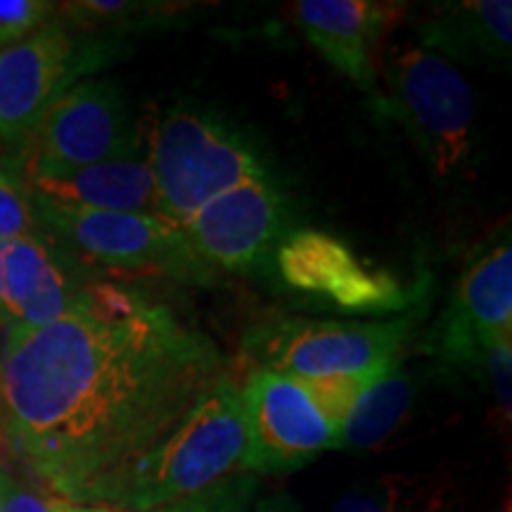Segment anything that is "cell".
<instances>
[{"label":"cell","mask_w":512,"mask_h":512,"mask_svg":"<svg viewBox=\"0 0 512 512\" xmlns=\"http://www.w3.org/2000/svg\"><path fill=\"white\" fill-rule=\"evenodd\" d=\"M226 375L204 332L169 306L98 283L41 328H10L0 403L29 465L69 503H102Z\"/></svg>","instance_id":"cell-1"},{"label":"cell","mask_w":512,"mask_h":512,"mask_svg":"<svg viewBox=\"0 0 512 512\" xmlns=\"http://www.w3.org/2000/svg\"><path fill=\"white\" fill-rule=\"evenodd\" d=\"M242 451L240 394L233 380L223 375L174 430L110 486L102 503L128 512L174 503L240 472Z\"/></svg>","instance_id":"cell-2"},{"label":"cell","mask_w":512,"mask_h":512,"mask_svg":"<svg viewBox=\"0 0 512 512\" xmlns=\"http://www.w3.org/2000/svg\"><path fill=\"white\" fill-rule=\"evenodd\" d=\"M152 178L164 219L176 226L247 178L268 176L252 140L204 107L176 105L150 128Z\"/></svg>","instance_id":"cell-3"},{"label":"cell","mask_w":512,"mask_h":512,"mask_svg":"<svg viewBox=\"0 0 512 512\" xmlns=\"http://www.w3.org/2000/svg\"><path fill=\"white\" fill-rule=\"evenodd\" d=\"M387 93L380 107L401 121L434 174H465L475 152V93L470 81L446 57L418 46L396 43L377 60Z\"/></svg>","instance_id":"cell-4"},{"label":"cell","mask_w":512,"mask_h":512,"mask_svg":"<svg viewBox=\"0 0 512 512\" xmlns=\"http://www.w3.org/2000/svg\"><path fill=\"white\" fill-rule=\"evenodd\" d=\"M415 330V318L318 320L275 318L247 330L242 354L256 368L306 380V377L363 373L401 358Z\"/></svg>","instance_id":"cell-5"},{"label":"cell","mask_w":512,"mask_h":512,"mask_svg":"<svg viewBox=\"0 0 512 512\" xmlns=\"http://www.w3.org/2000/svg\"><path fill=\"white\" fill-rule=\"evenodd\" d=\"M31 202L36 219L91 264L192 285H207L214 273L185 240L181 226L159 216L67 207L36 195Z\"/></svg>","instance_id":"cell-6"},{"label":"cell","mask_w":512,"mask_h":512,"mask_svg":"<svg viewBox=\"0 0 512 512\" xmlns=\"http://www.w3.org/2000/svg\"><path fill=\"white\" fill-rule=\"evenodd\" d=\"M24 166L76 169L136 159L138 126L112 81H83L64 91L24 140Z\"/></svg>","instance_id":"cell-7"},{"label":"cell","mask_w":512,"mask_h":512,"mask_svg":"<svg viewBox=\"0 0 512 512\" xmlns=\"http://www.w3.org/2000/svg\"><path fill=\"white\" fill-rule=\"evenodd\" d=\"M238 394L245 425L240 472L283 475L337 448V430L294 377L254 368Z\"/></svg>","instance_id":"cell-8"},{"label":"cell","mask_w":512,"mask_h":512,"mask_svg":"<svg viewBox=\"0 0 512 512\" xmlns=\"http://www.w3.org/2000/svg\"><path fill=\"white\" fill-rule=\"evenodd\" d=\"M114 48L110 36L76 41L64 27L50 24L0 50V143L24 145L48 107Z\"/></svg>","instance_id":"cell-9"},{"label":"cell","mask_w":512,"mask_h":512,"mask_svg":"<svg viewBox=\"0 0 512 512\" xmlns=\"http://www.w3.org/2000/svg\"><path fill=\"white\" fill-rule=\"evenodd\" d=\"M280 278L344 313L387 316L411 309L415 290L382 268L366 266L347 242L323 230H294L275 249Z\"/></svg>","instance_id":"cell-10"},{"label":"cell","mask_w":512,"mask_h":512,"mask_svg":"<svg viewBox=\"0 0 512 512\" xmlns=\"http://www.w3.org/2000/svg\"><path fill=\"white\" fill-rule=\"evenodd\" d=\"M287 200L271 176L247 178L202 209L181 230L211 271H249L283 242Z\"/></svg>","instance_id":"cell-11"},{"label":"cell","mask_w":512,"mask_h":512,"mask_svg":"<svg viewBox=\"0 0 512 512\" xmlns=\"http://www.w3.org/2000/svg\"><path fill=\"white\" fill-rule=\"evenodd\" d=\"M498 337H512L510 240L486 249L460 275L451 302L427 332L425 354L441 368L472 373L486 344Z\"/></svg>","instance_id":"cell-12"},{"label":"cell","mask_w":512,"mask_h":512,"mask_svg":"<svg viewBox=\"0 0 512 512\" xmlns=\"http://www.w3.org/2000/svg\"><path fill=\"white\" fill-rule=\"evenodd\" d=\"M403 5L373 0H299L294 19L306 41L328 60L337 72L366 91L380 105L382 91L377 79V53L382 38L394 27Z\"/></svg>","instance_id":"cell-13"},{"label":"cell","mask_w":512,"mask_h":512,"mask_svg":"<svg viewBox=\"0 0 512 512\" xmlns=\"http://www.w3.org/2000/svg\"><path fill=\"white\" fill-rule=\"evenodd\" d=\"M83 287L41 238L0 240V318L41 328L81 304Z\"/></svg>","instance_id":"cell-14"},{"label":"cell","mask_w":512,"mask_h":512,"mask_svg":"<svg viewBox=\"0 0 512 512\" xmlns=\"http://www.w3.org/2000/svg\"><path fill=\"white\" fill-rule=\"evenodd\" d=\"M24 174H27L24 185L31 195L55 204L164 219L155 178L145 159H117V162L76 166V169L24 166Z\"/></svg>","instance_id":"cell-15"},{"label":"cell","mask_w":512,"mask_h":512,"mask_svg":"<svg viewBox=\"0 0 512 512\" xmlns=\"http://www.w3.org/2000/svg\"><path fill=\"white\" fill-rule=\"evenodd\" d=\"M418 46L434 50L448 62L510 64V0H458L432 5L413 24Z\"/></svg>","instance_id":"cell-16"},{"label":"cell","mask_w":512,"mask_h":512,"mask_svg":"<svg viewBox=\"0 0 512 512\" xmlns=\"http://www.w3.org/2000/svg\"><path fill=\"white\" fill-rule=\"evenodd\" d=\"M418 375L394 361L370 384L339 427L337 448L349 453L377 451L411 418L418 401Z\"/></svg>","instance_id":"cell-17"},{"label":"cell","mask_w":512,"mask_h":512,"mask_svg":"<svg viewBox=\"0 0 512 512\" xmlns=\"http://www.w3.org/2000/svg\"><path fill=\"white\" fill-rule=\"evenodd\" d=\"M453 484L444 472L384 475L351 486L330 512H451Z\"/></svg>","instance_id":"cell-18"},{"label":"cell","mask_w":512,"mask_h":512,"mask_svg":"<svg viewBox=\"0 0 512 512\" xmlns=\"http://www.w3.org/2000/svg\"><path fill=\"white\" fill-rule=\"evenodd\" d=\"M62 15L81 31H128L157 27L181 15V5L128 3V0H83L62 5Z\"/></svg>","instance_id":"cell-19"},{"label":"cell","mask_w":512,"mask_h":512,"mask_svg":"<svg viewBox=\"0 0 512 512\" xmlns=\"http://www.w3.org/2000/svg\"><path fill=\"white\" fill-rule=\"evenodd\" d=\"M396 361H399V358H396ZM392 363L373 368V370H363V373L320 375V377H306V380H297V382L302 384L304 392L309 394V399L313 401V406L318 408L320 415L335 427L339 437V427H342V422L347 420V415L351 413V408L356 406V401L361 399V394L366 392L370 384H373L384 370L392 366Z\"/></svg>","instance_id":"cell-20"},{"label":"cell","mask_w":512,"mask_h":512,"mask_svg":"<svg viewBox=\"0 0 512 512\" xmlns=\"http://www.w3.org/2000/svg\"><path fill=\"white\" fill-rule=\"evenodd\" d=\"M256 489H259V477L252 472H233L207 489L147 512H249Z\"/></svg>","instance_id":"cell-21"},{"label":"cell","mask_w":512,"mask_h":512,"mask_svg":"<svg viewBox=\"0 0 512 512\" xmlns=\"http://www.w3.org/2000/svg\"><path fill=\"white\" fill-rule=\"evenodd\" d=\"M38 238V219L29 188L0 169V240Z\"/></svg>","instance_id":"cell-22"},{"label":"cell","mask_w":512,"mask_h":512,"mask_svg":"<svg viewBox=\"0 0 512 512\" xmlns=\"http://www.w3.org/2000/svg\"><path fill=\"white\" fill-rule=\"evenodd\" d=\"M472 373H479V377L486 382L491 396H494L496 411L501 415V422L505 427L510 425V377H512V337H498L489 342L479 356L477 366Z\"/></svg>","instance_id":"cell-23"},{"label":"cell","mask_w":512,"mask_h":512,"mask_svg":"<svg viewBox=\"0 0 512 512\" xmlns=\"http://www.w3.org/2000/svg\"><path fill=\"white\" fill-rule=\"evenodd\" d=\"M55 8L46 0H0V50L46 29Z\"/></svg>","instance_id":"cell-24"},{"label":"cell","mask_w":512,"mask_h":512,"mask_svg":"<svg viewBox=\"0 0 512 512\" xmlns=\"http://www.w3.org/2000/svg\"><path fill=\"white\" fill-rule=\"evenodd\" d=\"M60 503L55 498L43 496L41 491L24 489V486H12V491L5 498L0 512H60Z\"/></svg>","instance_id":"cell-25"},{"label":"cell","mask_w":512,"mask_h":512,"mask_svg":"<svg viewBox=\"0 0 512 512\" xmlns=\"http://www.w3.org/2000/svg\"><path fill=\"white\" fill-rule=\"evenodd\" d=\"M256 512H304V510L290 494L278 491V494L261 498V501L256 503Z\"/></svg>","instance_id":"cell-26"},{"label":"cell","mask_w":512,"mask_h":512,"mask_svg":"<svg viewBox=\"0 0 512 512\" xmlns=\"http://www.w3.org/2000/svg\"><path fill=\"white\" fill-rule=\"evenodd\" d=\"M60 512H114L112 508H105V505H79V503H60Z\"/></svg>","instance_id":"cell-27"},{"label":"cell","mask_w":512,"mask_h":512,"mask_svg":"<svg viewBox=\"0 0 512 512\" xmlns=\"http://www.w3.org/2000/svg\"><path fill=\"white\" fill-rule=\"evenodd\" d=\"M12 486H15V484L10 482V477L5 475L3 470H0V508H3L5 498H8V494H10V491H12Z\"/></svg>","instance_id":"cell-28"},{"label":"cell","mask_w":512,"mask_h":512,"mask_svg":"<svg viewBox=\"0 0 512 512\" xmlns=\"http://www.w3.org/2000/svg\"><path fill=\"white\" fill-rule=\"evenodd\" d=\"M5 453V432L0 430V456H3Z\"/></svg>","instance_id":"cell-29"}]
</instances>
